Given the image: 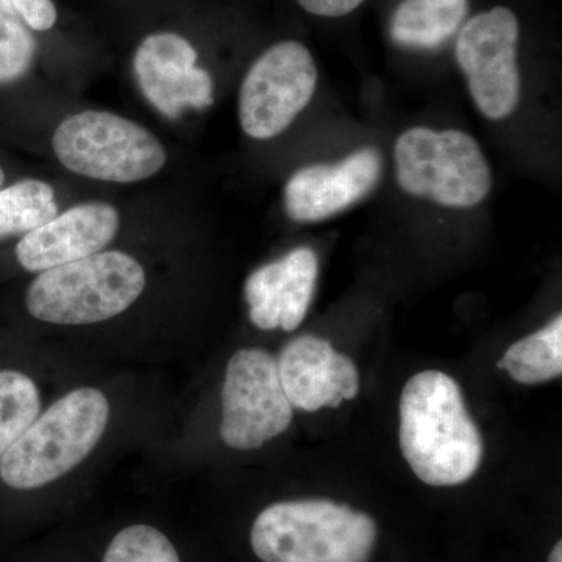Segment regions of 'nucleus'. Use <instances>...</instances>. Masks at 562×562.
Here are the masks:
<instances>
[{
  "label": "nucleus",
  "instance_id": "obj_6",
  "mask_svg": "<svg viewBox=\"0 0 562 562\" xmlns=\"http://www.w3.org/2000/svg\"><path fill=\"white\" fill-rule=\"evenodd\" d=\"M65 168L90 179L135 183L166 162L160 140L136 122L109 111H83L58 125L52 138Z\"/></svg>",
  "mask_w": 562,
  "mask_h": 562
},
{
  "label": "nucleus",
  "instance_id": "obj_8",
  "mask_svg": "<svg viewBox=\"0 0 562 562\" xmlns=\"http://www.w3.org/2000/svg\"><path fill=\"white\" fill-rule=\"evenodd\" d=\"M317 68L312 52L297 41H280L262 52L244 77L239 122L255 139H272L312 102Z\"/></svg>",
  "mask_w": 562,
  "mask_h": 562
},
{
  "label": "nucleus",
  "instance_id": "obj_16",
  "mask_svg": "<svg viewBox=\"0 0 562 562\" xmlns=\"http://www.w3.org/2000/svg\"><path fill=\"white\" fill-rule=\"evenodd\" d=\"M497 368L522 384H541L562 372V316L508 347Z\"/></svg>",
  "mask_w": 562,
  "mask_h": 562
},
{
  "label": "nucleus",
  "instance_id": "obj_1",
  "mask_svg": "<svg viewBox=\"0 0 562 562\" xmlns=\"http://www.w3.org/2000/svg\"><path fill=\"white\" fill-rule=\"evenodd\" d=\"M401 449L422 483L452 487L482 465V432L465 406L460 384L439 371L416 373L401 395Z\"/></svg>",
  "mask_w": 562,
  "mask_h": 562
},
{
  "label": "nucleus",
  "instance_id": "obj_4",
  "mask_svg": "<svg viewBox=\"0 0 562 562\" xmlns=\"http://www.w3.org/2000/svg\"><path fill=\"white\" fill-rule=\"evenodd\" d=\"M144 288L146 273L135 258L124 251H99L41 272L29 286L25 306L49 324H98L124 313Z\"/></svg>",
  "mask_w": 562,
  "mask_h": 562
},
{
  "label": "nucleus",
  "instance_id": "obj_13",
  "mask_svg": "<svg viewBox=\"0 0 562 562\" xmlns=\"http://www.w3.org/2000/svg\"><path fill=\"white\" fill-rule=\"evenodd\" d=\"M120 231V213L109 203L91 202L57 214L18 243L22 268L43 272L83 260L105 249Z\"/></svg>",
  "mask_w": 562,
  "mask_h": 562
},
{
  "label": "nucleus",
  "instance_id": "obj_5",
  "mask_svg": "<svg viewBox=\"0 0 562 562\" xmlns=\"http://www.w3.org/2000/svg\"><path fill=\"white\" fill-rule=\"evenodd\" d=\"M394 160L398 184L416 198L472 209L490 194V165L468 133L409 128L395 143Z\"/></svg>",
  "mask_w": 562,
  "mask_h": 562
},
{
  "label": "nucleus",
  "instance_id": "obj_3",
  "mask_svg": "<svg viewBox=\"0 0 562 562\" xmlns=\"http://www.w3.org/2000/svg\"><path fill=\"white\" fill-rule=\"evenodd\" d=\"M109 417V401L101 391L69 392L40 414L0 458L3 483L31 491L66 475L101 441Z\"/></svg>",
  "mask_w": 562,
  "mask_h": 562
},
{
  "label": "nucleus",
  "instance_id": "obj_10",
  "mask_svg": "<svg viewBox=\"0 0 562 562\" xmlns=\"http://www.w3.org/2000/svg\"><path fill=\"white\" fill-rule=\"evenodd\" d=\"M199 52L188 36L157 31L144 36L133 57L140 91L162 116L177 120L184 109L213 105V80L199 68Z\"/></svg>",
  "mask_w": 562,
  "mask_h": 562
},
{
  "label": "nucleus",
  "instance_id": "obj_18",
  "mask_svg": "<svg viewBox=\"0 0 562 562\" xmlns=\"http://www.w3.org/2000/svg\"><path fill=\"white\" fill-rule=\"evenodd\" d=\"M40 392L31 376L0 371V458L40 416Z\"/></svg>",
  "mask_w": 562,
  "mask_h": 562
},
{
  "label": "nucleus",
  "instance_id": "obj_7",
  "mask_svg": "<svg viewBox=\"0 0 562 562\" xmlns=\"http://www.w3.org/2000/svg\"><path fill=\"white\" fill-rule=\"evenodd\" d=\"M292 416L277 358L262 349L236 351L222 387V441L232 449H260L290 428Z\"/></svg>",
  "mask_w": 562,
  "mask_h": 562
},
{
  "label": "nucleus",
  "instance_id": "obj_9",
  "mask_svg": "<svg viewBox=\"0 0 562 562\" xmlns=\"http://www.w3.org/2000/svg\"><path fill=\"white\" fill-rule=\"evenodd\" d=\"M519 33L516 14L506 7H495L471 18L458 35V65L473 101L487 120L509 116L519 103Z\"/></svg>",
  "mask_w": 562,
  "mask_h": 562
},
{
  "label": "nucleus",
  "instance_id": "obj_23",
  "mask_svg": "<svg viewBox=\"0 0 562 562\" xmlns=\"http://www.w3.org/2000/svg\"><path fill=\"white\" fill-rule=\"evenodd\" d=\"M547 562H562V541L554 543L553 549L550 550Z\"/></svg>",
  "mask_w": 562,
  "mask_h": 562
},
{
  "label": "nucleus",
  "instance_id": "obj_12",
  "mask_svg": "<svg viewBox=\"0 0 562 562\" xmlns=\"http://www.w3.org/2000/svg\"><path fill=\"white\" fill-rule=\"evenodd\" d=\"M382 171L375 147H362L336 165L306 166L288 181L284 209L295 222L328 220L372 192Z\"/></svg>",
  "mask_w": 562,
  "mask_h": 562
},
{
  "label": "nucleus",
  "instance_id": "obj_14",
  "mask_svg": "<svg viewBox=\"0 0 562 562\" xmlns=\"http://www.w3.org/2000/svg\"><path fill=\"white\" fill-rule=\"evenodd\" d=\"M317 276L319 261L310 247L291 250L250 273L244 295L251 324L261 330L294 331L312 305Z\"/></svg>",
  "mask_w": 562,
  "mask_h": 562
},
{
  "label": "nucleus",
  "instance_id": "obj_19",
  "mask_svg": "<svg viewBox=\"0 0 562 562\" xmlns=\"http://www.w3.org/2000/svg\"><path fill=\"white\" fill-rule=\"evenodd\" d=\"M101 562H184L168 532L151 524L120 528L103 547Z\"/></svg>",
  "mask_w": 562,
  "mask_h": 562
},
{
  "label": "nucleus",
  "instance_id": "obj_17",
  "mask_svg": "<svg viewBox=\"0 0 562 562\" xmlns=\"http://www.w3.org/2000/svg\"><path fill=\"white\" fill-rule=\"evenodd\" d=\"M58 214L55 191L41 180L0 188V239L27 235Z\"/></svg>",
  "mask_w": 562,
  "mask_h": 562
},
{
  "label": "nucleus",
  "instance_id": "obj_11",
  "mask_svg": "<svg viewBox=\"0 0 562 562\" xmlns=\"http://www.w3.org/2000/svg\"><path fill=\"white\" fill-rule=\"evenodd\" d=\"M277 368L292 408L303 412L338 408L360 392V373L353 360L319 336L292 339L281 350Z\"/></svg>",
  "mask_w": 562,
  "mask_h": 562
},
{
  "label": "nucleus",
  "instance_id": "obj_15",
  "mask_svg": "<svg viewBox=\"0 0 562 562\" xmlns=\"http://www.w3.org/2000/svg\"><path fill=\"white\" fill-rule=\"evenodd\" d=\"M469 0H403L392 14L391 38L414 50H435L460 31Z\"/></svg>",
  "mask_w": 562,
  "mask_h": 562
},
{
  "label": "nucleus",
  "instance_id": "obj_24",
  "mask_svg": "<svg viewBox=\"0 0 562 562\" xmlns=\"http://www.w3.org/2000/svg\"><path fill=\"white\" fill-rule=\"evenodd\" d=\"M3 181H5V173H3V169L0 168V188L3 187Z\"/></svg>",
  "mask_w": 562,
  "mask_h": 562
},
{
  "label": "nucleus",
  "instance_id": "obj_21",
  "mask_svg": "<svg viewBox=\"0 0 562 562\" xmlns=\"http://www.w3.org/2000/svg\"><path fill=\"white\" fill-rule=\"evenodd\" d=\"M25 24L35 33L50 32L58 22L54 0H10Z\"/></svg>",
  "mask_w": 562,
  "mask_h": 562
},
{
  "label": "nucleus",
  "instance_id": "obj_22",
  "mask_svg": "<svg viewBox=\"0 0 562 562\" xmlns=\"http://www.w3.org/2000/svg\"><path fill=\"white\" fill-rule=\"evenodd\" d=\"M308 13L324 18H341L357 10L364 0H297Z\"/></svg>",
  "mask_w": 562,
  "mask_h": 562
},
{
  "label": "nucleus",
  "instance_id": "obj_2",
  "mask_svg": "<svg viewBox=\"0 0 562 562\" xmlns=\"http://www.w3.org/2000/svg\"><path fill=\"white\" fill-rule=\"evenodd\" d=\"M379 538L371 514L319 498L272 503L249 530L260 562H371Z\"/></svg>",
  "mask_w": 562,
  "mask_h": 562
},
{
  "label": "nucleus",
  "instance_id": "obj_20",
  "mask_svg": "<svg viewBox=\"0 0 562 562\" xmlns=\"http://www.w3.org/2000/svg\"><path fill=\"white\" fill-rule=\"evenodd\" d=\"M36 52L35 32L10 0H0V85L22 79L31 70Z\"/></svg>",
  "mask_w": 562,
  "mask_h": 562
}]
</instances>
